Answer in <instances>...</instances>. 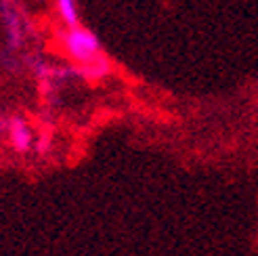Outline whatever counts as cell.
Masks as SVG:
<instances>
[{"label": "cell", "mask_w": 258, "mask_h": 256, "mask_svg": "<svg viewBox=\"0 0 258 256\" xmlns=\"http://www.w3.org/2000/svg\"><path fill=\"white\" fill-rule=\"evenodd\" d=\"M48 145H50V143H48V137L38 139V151H42V153H44V151H48Z\"/></svg>", "instance_id": "8992f818"}, {"label": "cell", "mask_w": 258, "mask_h": 256, "mask_svg": "<svg viewBox=\"0 0 258 256\" xmlns=\"http://www.w3.org/2000/svg\"><path fill=\"white\" fill-rule=\"evenodd\" d=\"M13 3H19V0H13Z\"/></svg>", "instance_id": "52a82bcc"}, {"label": "cell", "mask_w": 258, "mask_h": 256, "mask_svg": "<svg viewBox=\"0 0 258 256\" xmlns=\"http://www.w3.org/2000/svg\"><path fill=\"white\" fill-rule=\"evenodd\" d=\"M3 131L5 137L9 139V145L17 153H28L34 145V133L30 124L25 122L21 116H11L3 118Z\"/></svg>", "instance_id": "7a4b0ae2"}, {"label": "cell", "mask_w": 258, "mask_h": 256, "mask_svg": "<svg viewBox=\"0 0 258 256\" xmlns=\"http://www.w3.org/2000/svg\"><path fill=\"white\" fill-rule=\"evenodd\" d=\"M61 48L74 63H88L101 55V42L95 32L82 25H68L66 32H61Z\"/></svg>", "instance_id": "6da1fadb"}, {"label": "cell", "mask_w": 258, "mask_h": 256, "mask_svg": "<svg viewBox=\"0 0 258 256\" xmlns=\"http://www.w3.org/2000/svg\"><path fill=\"white\" fill-rule=\"evenodd\" d=\"M76 72H78V76H80V78H84L86 82H97L101 78H105V76L111 72V63H109V59L105 55L101 53L93 61L76 66Z\"/></svg>", "instance_id": "277c9868"}, {"label": "cell", "mask_w": 258, "mask_h": 256, "mask_svg": "<svg viewBox=\"0 0 258 256\" xmlns=\"http://www.w3.org/2000/svg\"><path fill=\"white\" fill-rule=\"evenodd\" d=\"M57 11L66 25H78V7H76V0H55Z\"/></svg>", "instance_id": "5b68a950"}, {"label": "cell", "mask_w": 258, "mask_h": 256, "mask_svg": "<svg viewBox=\"0 0 258 256\" xmlns=\"http://www.w3.org/2000/svg\"><path fill=\"white\" fill-rule=\"evenodd\" d=\"M17 3L13 0H3V23H5V32H7V44L11 50H19L23 40H25V25L23 19L15 9Z\"/></svg>", "instance_id": "3957f363"}]
</instances>
